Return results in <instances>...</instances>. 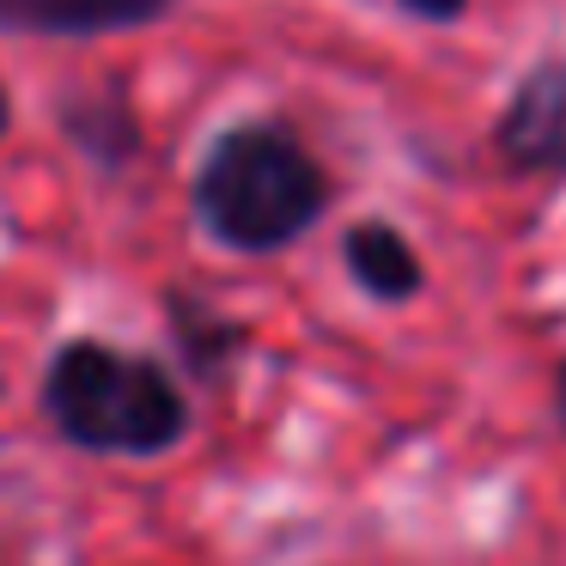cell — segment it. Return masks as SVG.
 <instances>
[{"instance_id": "obj_1", "label": "cell", "mask_w": 566, "mask_h": 566, "mask_svg": "<svg viewBox=\"0 0 566 566\" xmlns=\"http://www.w3.org/2000/svg\"><path fill=\"white\" fill-rule=\"evenodd\" d=\"M43 402H50L55 427L86 451L147 457L177 444L189 427L184 396L171 390V378L104 342L62 347V359L50 366V384H43Z\"/></svg>"}, {"instance_id": "obj_2", "label": "cell", "mask_w": 566, "mask_h": 566, "mask_svg": "<svg viewBox=\"0 0 566 566\" xmlns=\"http://www.w3.org/2000/svg\"><path fill=\"white\" fill-rule=\"evenodd\" d=\"M196 208L226 244L281 250L323 208V171L281 128H232L196 177Z\"/></svg>"}, {"instance_id": "obj_3", "label": "cell", "mask_w": 566, "mask_h": 566, "mask_svg": "<svg viewBox=\"0 0 566 566\" xmlns=\"http://www.w3.org/2000/svg\"><path fill=\"white\" fill-rule=\"evenodd\" d=\"M500 140L530 171H566V62H542L517 86L512 111L500 123Z\"/></svg>"}, {"instance_id": "obj_4", "label": "cell", "mask_w": 566, "mask_h": 566, "mask_svg": "<svg viewBox=\"0 0 566 566\" xmlns=\"http://www.w3.org/2000/svg\"><path fill=\"white\" fill-rule=\"evenodd\" d=\"M159 7L165 0H0V19L19 31H123Z\"/></svg>"}, {"instance_id": "obj_5", "label": "cell", "mask_w": 566, "mask_h": 566, "mask_svg": "<svg viewBox=\"0 0 566 566\" xmlns=\"http://www.w3.org/2000/svg\"><path fill=\"white\" fill-rule=\"evenodd\" d=\"M347 262H354L359 286H366V293H378V298H408L420 286L415 250H408L390 226H359V232L347 238Z\"/></svg>"}, {"instance_id": "obj_6", "label": "cell", "mask_w": 566, "mask_h": 566, "mask_svg": "<svg viewBox=\"0 0 566 566\" xmlns=\"http://www.w3.org/2000/svg\"><path fill=\"white\" fill-rule=\"evenodd\" d=\"M408 7H415V13H427V19H451L463 0H408Z\"/></svg>"}, {"instance_id": "obj_7", "label": "cell", "mask_w": 566, "mask_h": 566, "mask_svg": "<svg viewBox=\"0 0 566 566\" xmlns=\"http://www.w3.org/2000/svg\"><path fill=\"white\" fill-rule=\"evenodd\" d=\"M0 135H7V86H0Z\"/></svg>"}]
</instances>
